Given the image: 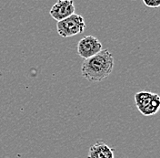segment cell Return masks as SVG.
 Listing matches in <instances>:
<instances>
[{"instance_id":"obj_7","label":"cell","mask_w":160,"mask_h":158,"mask_svg":"<svg viewBox=\"0 0 160 158\" xmlns=\"http://www.w3.org/2000/svg\"><path fill=\"white\" fill-rule=\"evenodd\" d=\"M145 6L151 8H158L160 6V0H143Z\"/></svg>"},{"instance_id":"obj_6","label":"cell","mask_w":160,"mask_h":158,"mask_svg":"<svg viewBox=\"0 0 160 158\" xmlns=\"http://www.w3.org/2000/svg\"><path fill=\"white\" fill-rule=\"evenodd\" d=\"M88 158H115L114 149L104 141L98 140L96 144L90 146Z\"/></svg>"},{"instance_id":"obj_4","label":"cell","mask_w":160,"mask_h":158,"mask_svg":"<svg viewBox=\"0 0 160 158\" xmlns=\"http://www.w3.org/2000/svg\"><path fill=\"white\" fill-rule=\"evenodd\" d=\"M102 50V43L94 36H86L78 44V54L84 59L98 54Z\"/></svg>"},{"instance_id":"obj_5","label":"cell","mask_w":160,"mask_h":158,"mask_svg":"<svg viewBox=\"0 0 160 158\" xmlns=\"http://www.w3.org/2000/svg\"><path fill=\"white\" fill-rule=\"evenodd\" d=\"M74 13V0H58L49 11L50 16L57 21L65 19Z\"/></svg>"},{"instance_id":"obj_1","label":"cell","mask_w":160,"mask_h":158,"mask_svg":"<svg viewBox=\"0 0 160 158\" xmlns=\"http://www.w3.org/2000/svg\"><path fill=\"white\" fill-rule=\"evenodd\" d=\"M115 60L109 50H102L98 54L86 59L82 63L81 73L86 79L99 82L112 73Z\"/></svg>"},{"instance_id":"obj_2","label":"cell","mask_w":160,"mask_h":158,"mask_svg":"<svg viewBox=\"0 0 160 158\" xmlns=\"http://www.w3.org/2000/svg\"><path fill=\"white\" fill-rule=\"evenodd\" d=\"M86 29V23L84 18L78 14H72L65 19L58 21L57 30L58 33L62 38H70L81 34Z\"/></svg>"},{"instance_id":"obj_3","label":"cell","mask_w":160,"mask_h":158,"mask_svg":"<svg viewBox=\"0 0 160 158\" xmlns=\"http://www.w3.org/2000/svg\"><path fill=\"white\" fill-rule=\"evenodd\" d=\"M135 102L138 110L145 116L156 114L160 107L159 95L145 90L136 93Z\"/></svg>"}]
</instances>
